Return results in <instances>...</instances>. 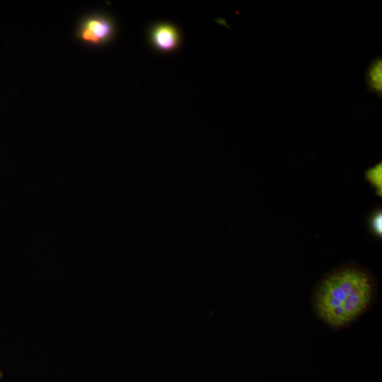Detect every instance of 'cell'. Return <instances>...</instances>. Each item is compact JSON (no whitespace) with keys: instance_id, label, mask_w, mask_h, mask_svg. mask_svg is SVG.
Instances as JSON below:
<instances>
[{"instance_id":"cell-1","label":"cell","mask_w":382,"mask_h":382,"mask_svg":"<svg viewBox=\"0 0 382 382\" xmlns=\"http://www.w3.org/2000/svg\"><path fill=\"white\" fill-rule=\"evenodd\" d=\"M374 294L371 277L363 270L346 266L330 272L314 293L316 316L329 327L340 329L360 317L371 305Z\"/></svg>"},{"instance_id":"cell-2","label":"cell","mask_w":382,"mask_h":382,"mask_svg":"<svg viewBox=\"0 0 382 382\" xmlns=\"http://www.w3.org/2000/svg\"><path fill=\"white\" fill-rule=\"evenodd\" d=\"M114 32L112 22L102 16H92L81 24L78 37L84 42L100 45L110 40Z\"/></svg>"},{"instance_id":"cell-3","label":"cell","mask_w":382,"mask_h":382,"mask_svg":"<svg viewBox=\"0 0 382 382\" xmlns=\"http://www.w3.org/2000/svg\"><path fill=\"white\" fill-rule=\"evenodd\" d=\"M151 37L154 46L161 51H171L179 44V33L175 27L169 24L156 26Z\"/></svg>"},{"instance_id":"cell-4","label":"cell","mask_w":382,"mask_h":382,"mask_svg":"<svg viewBox=\"0 0 382 382\" xmlns=\"http://www.w3.org/2000/svg\"><path fill=\"white\" fill-rule=\"evenodd\" d=\"M368 91L382 98V57L378 55L371 59L365 73Z\"/></svg>"},{"instance_id":"cell-5","label":"cell","mask_w":382,"mask_h":382,"mask_svg":"<svg viewBox=\"0 0 382 382\" xmlns=\"http://www.w3.org/2000/svg\"><path fill=\"white\" fill-rule=\"evenodd\" d=\"M366 178L374 186L379 196L382 192V164L378 163L365 173Z\"/></svg>"},{"instance_id":"cell-6","label":"cell","mask_w":382,"mask_h":382,"mask_svg":"<svg viewBox=\"0 0 382 382\" xmlns=\"http://www.w3.org/2000/svg\"><path fill=\"white\" fill-rule=\"evenodd\" d=\"M371 227L374 234L381 236L382 234V214L381 211H377L374 214L371 219Z\"/></svg>"},{"instance_id":"cell-7","label":"cell","mask_w":382,"mask_h":382,"mask_svg":"<svg viewBox=\"0 0 382 382\" xmlns=\"http://www.w3.org/2000/svg\"><path fill=\"white\" fill-rule=\"evenodd\" d=\"M0 376H1V372H0Z\"/></svg>"}]
</instances>
